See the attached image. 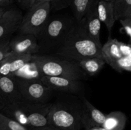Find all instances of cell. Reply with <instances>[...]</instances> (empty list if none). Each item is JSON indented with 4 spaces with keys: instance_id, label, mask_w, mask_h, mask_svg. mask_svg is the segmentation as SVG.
<instances>
[{
    "instance_id": "ba28073f",
    "label": "cell",
    "mask_w": 131,
    "mask_h": 130,
    "mask_svg": "<svg viewBox=\"0 0 131 130\" xmlns=\"http://www.w3.org/2000/svg\"><path fill=\"white\" fill-rule=\"evenodd\" d=\"M40 80L53 91H58L78 96H84L85 87L83 82L78 79L53 76H42Z\"/></svg>"
},
{
    "instance_id": "4316f807",
    "label": "cell",
    "mask_w": 131,
    "mask_h": 130,
    "mask_svg": "<svg viewBox=\"0 0 131 130\" xmlns=\"http://www.w3.org/2000/svg\"><path fill=\"white\" fill-rule=\"evenodd\" d=\"M37 0H17L19 5L23 10H28L36 3Z\"/></svg>"
},
{
    "instance_id": "f546056e",
    "label": "cell",
    "mask_w": 131,
    "mask_h": 130,
    "mask_svg": "<svg viewBox=\"0 0 131 130\" xmlns=\"http://www.w3.org/2000/svg\"><path fill=\"white\" fill-rule=\"evenodd\" d=\"M14 0H0V6L5 7V6H9L14 3Z\"/></svg>"
},
{
    "instance_id": "52a82bcc",
    "label": "cell",
    "mask_w": 131,
    "mask_h": 130,
    "mask_svg": "<svg viewBox=\"0 0 131 130\" xmlns=\"http://www.w3.org/2000/svg\"><path fill=\"white\" fill-rule=\"evenodd\" d=\"M23 100L38 103H49L53 90L40 80H25L13 78Z\"/></svg>"
},
{
    "instance_id": "7a4b0ae2",
    "label": "cell",
    "mask_w": 131,
    "mask_h": 130,
    "mask_svg": "<svg viewBox=\"0 0 131 130\" xmlns=\"http://www.w3.org/2000/svg\"><path fill=\"white\" fill-rule=\"evenodd\" d=\"M74 17L56 15L49 17L40 31L36 35L39 55L54 54L76 28Z\"/></svg>"
},
{
    "instance_id": "836d02e7",
    "label": "cell",
    "mask_w": 131,
    "mask_h": 130,
    "mask_svg": "<svg viewBox=\"0 0 131 130\" xmlns=\"http://www.w3.org/2000/svg\"><path fill=\"white\" fill-rule=\"evenodd\" d=\"M5 11V9L3 7H1V6H0V17L2 15V14H3Z\"/></svg>"
},
{
    "instance_id": "cb8c5ba5",
    "label": "cell",
    "mask_w": 131,
    "mask_h": 130,
    "mask_svg": "<svg viewBox=\"0 0 131 130\" xmlns=\"http://www.w3.org/2000/svg\"><path fill=\"white\" fill-rule=\"evenodd\" d=\"M71 0H52L51 1V8L54 11L65 9L69 7Z\"/></svg>"
},
{
    "instance_id": "8fae6325",
    "label": "cell",
    "mask_w": 131,
    "mask_h": 130,
    "mask_svg": "<svg viewBox=\"0 0 131 130\" xmlns=\"http://www.w3.org/2000/svg\"><path fill=\"white\" fill-rule=\"evenodd\" d=\"M10 52L18 54L34 55L38 53V45L36 36L31 34H19L10 40Z\"/></svg>"
},
{
    "instance_id": "603a6c76",
    "label": "cell",
    "mask_w": 131,
    "mask_h": 130,
    "mask_svg": "<svg viewBox=\"0 0 131 130\" xmlns=\"http://www.w3.org/2000/svg\"><path fill=\"white\" fill-rule=\"evenodd\" d=\"M118 71H131V57L130 56H122L121 58L114 61L110 65Z\"/></svg>"
},
{
    "instance_id": "3957f363",
    "label": "cell",
    "mask_w": 131,
    "mask_h": 130,
    "mask_svg": "<svg viewBox=\"0 0 131 130\" xmlns=\"http://www.w3.org/2000/svg\"><path fill=\"white\" fill-rule=\"evenodd\" d=\"M51 105V102L38 103L22 100L6 105L0 112L29 130L48 125L47 117Z\"/></svg>"
},
{
    "instance_id": "6da1fadb",
    "label": "cell",
    "mask_w": 131,
    "mask_h": 130,
    "mask_svg": "<svg viewBox=\"0 0 131 130\" xmlns=\"http://www.w3.org/2000/svg\"><path fill=\"white\" fill-rule=\"evenodd\" d=\"M83 106L81 97L67 93L60 94L51 102L47 117L48 124L60 130H81Z\"/></svg>"
},
{
    "instance_id": "8d00e7d4",
    "label": "cell",
    "mask_w": 131,
    "mask_h": 130,
    "mask_svg": "<svg viewBox=\"0 0 131 130\" xmlns=\"http://www.w3.org/2000/svg\"><path fill=\"white\" fill-rule=\"evenodd\" d=\"M105 1H111V0H105Z\"/></svg>"
},
{
    "instance_id": "ac0fdd59",
    "label": "cell",
    "mask_w": 131,
    "mask_h": 130,
    "mask_svg": "<svg viewBox=\"0 0 131 130\" xmlns=\"http://www.w3.org/2000/svg\"><path fill=\"white\" fill-rule=\"evenodd\" d=\"M127 123L125 114L120 111H113L106 115L102 127L107 130H124Z\"/></svg>"
},
{
    "instance_id": "e0dca14e",
    "label": "cell",
    "mask_w": 131,
    "mask_h": 130,
    "mask_svg": "<svg viewBox=\"0 0 131 130\" xmlns=\"http://www.w3.org/2000/svg\"><path fill=\"white\" fill-rule=\"evenodd\" d=\"M101 52L105 62L109 65L123 56L119 47V41L116 39L109 38L107 42L102 45Z\"/></svg>"
},
{
    "instance_id": "d6986e66",
    "label": "cell",
    "mask_w": 131,
    "mask_h": 130,
    "mask_svg": "<svg viewBox=\"0 0 131 130\" xmlns=\"http://www.w3.org/2000/svg\"><path fill=\"white\" fill-rule=\"evenodd\" d=\"M81 68L89 76L99 73L106 64L103 57H92L78 62Z\"/></svg>"
},
{
    "instance_id": "44dd1931",
    "label": "cell",
    "mask_w": 131,
    "mask_h": 130,
    "mask_svg": "<svg viewBox=\"0 0 131 130\" xmlns=\"http://www.w3.org/2000/svg\"><path fill=\"white\" fill-rule=\"evenodd\" d=\"M114 13L116 20H131V0H121Z\"/></svg>"
},
{
    "instance_id": "277c9868",
    "label": "cell",
    "mask_w": 131,
    "mask_h": 130,
    "mask_svg": "<svg viewBox=\"0 0 131 130\" xmlns=\"http://www.w3.org/2000/svg\"><path fill=\"white\" fill-rule=\"evenodd\" d=\"M101 48L85 34L78 24L69 38L52 55L79 62L92 57H102Z\"/></svg>"
},
{
    "instance_id": "f1b7e54d",
    "label": "cell",
    "mask_w": 131,
    "mask_h": 130,
    "mask_svg": "<svg viewBox=\"0 0 131 130\" xmlns=\"http://www.w3.org/2000/svg\"><path fill=\"white\" fill-rule=\"evenodd\" d=\"M29 130H60V129L57 128L55 126H52V125H46V126H42V127H33Z\"/></svg>"
},
{
    "instance_id": "7402d4cb",
    "label": "cell",
    "mask_w": 131,
    "mask_h": 130,
    "mask_svg": "<svg viewBox=\"0 0 131 130\" xmlns=\"http://www.w3.org/2000/svg\"><path fill=\"white\" fill-rule=\"evenodd\" d=\"M0 130H28L19 122L0 112Z\"/></svg>"
},
{
    "instance_id": "1f68e13d",
    "label": "cell",
    "mask_w": 131,
    "mask_h": 130,
    "mask_svg": "<svg viewBox=\"0 0 131 130\" xmlns=\"http://www.w3.org/2000/svg\"><path fill=\"white\" fill-rule=\"evenodd\" d=\"M84 130H107L105 128H104L102 126H99V127H92V128L88 129H84Z\"/></svg>"
},
{
    "instance_id": "e575fe53",
    "label": "cell",
    "mask_w": 131,
    "mask_h": 130,
    "mask_svg": "<svg viewBox=\"0 0 131 130\" xmlns=\"http://www.w3.org/2000/svg\"><path fill=\"white\" fill-rule=\"evenodd\" d=\"M52 0H37L36 3H38V2H43V1H49V2L51 3V1Z\"/></svg>"
},
{
    "instance_id": "7c38bea8",
    "label": "cell",
    "mask_w": 131,
    "mask_h": 130,
    "mask_svg": "<svg viewBox=\"0 0 131 130\" xmlns=\"http://www.w3.org/2000/svg\"><path fill=\"white\" fill-rule=\"evenodd\" d=\"M83 100V111L81 124L84 129L102 126L106 120V115L94 107L85 96H81Z\"/></svg>"
},
{
    "instance_id": "484cf974",
    "label": "cell",
    "mask_w": 131,
    "mask_h": 130,
    "mask_svg": "<svg viewBox=\"0 0 131 130\" xmlns=\"http://www.w3.org/2000/svg\"><path fill=\"white\" fill-rule=\"evenodd\" d=\"M119 47L123 56H129L131 54V45L119 42Z\"/></svg>"
},
{
    "instance_id": "5b68a950",
    "label": "cell",
    "mask_w": 131,
    "mask_h": 130,
    "mask_svg": "<svg viewBox=\"0 0 131 130\" xmlns=\"http://www.w3.org/2000/svg\"><path fill=\"white\" fill-rule=\"evenodd\" d=\"M33 58L43 76H60L81 80L88 79V75L75 61L65 59L55 55L34 54Z\"/></svg>"
},
{
    "instance_id": "d590c367",
    "label": "cell",
    "mask_w": 131,
    "mask_h": 130,
    "mask_svg": "<svg viewBox=\"0 0 131 130\" xmlns=\"http://www.w3.org/2000/svg\"><path fill=\"white\" fill-rule=\"evenodd\" d=\"M3 107H4V106H3L2 105H1V104H0V110H1L2 109V108H3Z\"/></svg>"
},
{
    "instance_id": "9c48e42d",
    "label": "cell",
    "mask_w": 131,
    "mask_h": 130,
    "mask_svg": "<svg viewBox=\"0 0 131 130\" xmlns=\"http://www.w3.org/2000/svg\"><path fill=\"white\" fill-rule=\"evenodd\" d=\"M98 1L97 0L93 3L84 17L78 24L89 38L93 40L99 46L102 47L100 38L101 22L99 19L97 11Z\"/></svg>"
},
{
    "instance_id": "30bf717a",
    "label": "cell",
    "mask_w": 131,
    "mask_h": 130,
    "mask_svg": "<svg viewBox=\"0 0 131 130\" xmlns=\"http://www.w3.org/2000/svg\"><path fill=\"white\" fill-rule=\"evenodd\" d=\"M22 11L17 8L5 10L0 17V41L10 38V36L19 30L23 20Z\"/></svg>"
},
{
    "instance_id": "ffe728a7",
    "label": "cell",
    "mask_w": 131,
    "mask_h": 130,
    "mask_svg": "<svg viewBox=\"0 0 131 130\" xmlns=\"http://www.w3.org/2000/svg\"><path fill=\"white\" fill-rule=\"evenodd\" d=\"M97 0H71L70 6L73 17L77 23H79L88 12L93 3Z\"/></svg>"
},
{
    "instance_id": "83f0119b",
    "label": "cell",
    "mask_w": 131,
    "mask_h": 130,
    "mask_svg": "<svg viewBox=\"0 0 131 130\" xmlns=\"http://www.w3.org/2000/svg\"><path fill=\"white\" fill-rule=\"evenodd\" d=\"M119 21L122 24L123 28L126 31L127 34L130 36L131 40V20L130 19H124V20H120Z\"/></svg>"
},
{
    "instance_id": "8992f818",
    "label": "cell",
    "mask_w": 131,
    "mask_h": 130,
    "mask_svg": "<svg viewBox=\"0 0 131 130\" xmlns=\"http://www.w3.org/2000/svg\"><path fill=\"white\" fill-rule=\"evenodd\" d=\"M51 3L49 1L35 3L23 16L19 34H31L36 36L50 17Z\"/></svg>"
},
{
    "instance_id": "d4e9b609",
    "label": "cell",
    "mask_w": 131,
    "mask_h": 130,
    "mask_svg": "<svg viewBox=\"0 0 131 130\" xmlns=\"http://www.w3.org/2000/svg\"><path fill=\"white\" fill-rule=\"evenodd\" d=\"M10 38L0 41V62L10 52L9 43Z\"/></svg>"
},
{
    "instance_id": "2e32d148",
    "label": "cell",
    "mask_w": 131,
    "mask_h": 130,
    "mask_svg": "<svg viewBox=\"0 0 131 130\" xmlns=\"http://www.w3.org/2000/svg\"><path fill=\"white\" fill-rule=\"evenodd\" d=\"M42 76L37 62L32 57L31 59L24 64L12 78L25 80H40Z\"/></svg>"
},
{
    "instance_id": "9a60e30c",
    "label": "cell",
    "mask_w": 131,
    "mask_h": 130,
    "mask_svg": "<svg viewBox=\"0 0 131 130\" xmlns=\"http://www.w3.org/2000/svg\"><path fill=\"white\" fill-rule=\"evenodd\" d=\"M97 11L99 19L101 22L105 24L110 36L113 27L116 21L112 2L105 0H99L97 5Z\"/></svg>"
},
{
    "instance_id": "5bb4252c",
    "label": "cell",
    "mask_w": 131,
    "mask_h": 130,
    "mask_svg": "<svg viewBox=\"0 0 131 130\" xmlns=\"http://www.w3.org/2000/svg\"><path fill=\"white\" fill-rule=\"evenodd\" d=\"M0 90L6 105L23 100L13 78L0 76Z\"/></svg>"
},
{
    "instance_id": "4dcf8cb0",
    "label": "cell",
    "mask_w": 131,
    "mask_h": 130,
    "mask_svg": "<svg viewBox=\"0 0 131 130\" xmlns=\"http://www.w3.org/2000/svg\"><path fill=\"white\" fill-rule=\"evenodd\" d=\"M121 0H111V2H112L113 5V8H114V11L117 8V7L118 6L119 4H120ZM115 14V13H114Z\"/></svg>"
},
{
    "instance_id": "d6a6232c",
    "label": "cell",
    "mask_w": 131,
    "mask_h": 130,
    "mask_svg": "<svg viewBox=\"0 0 131 130\" xmlns=\"http://www.w3.org/2000/svg\"><path fill=\"white\" fill-rule=\"evenodd\" d=\"M0 104H1L3 106H4V107L6 105V104H5V101H4L3 98L2 94H1V90H0Z\"/></svg>"
},
{
    "instance_id": "4fadbf2b",
    "label": "cell",
    "mask_w": 131,
    "mask_h": 130,
    "mask_svg": "<svg viewBox=\"0 0 131 130\" xmlns=\"http://www.w3.org/2000/svg\"><path fill=\"white\" fill-rule=\"evenodd\" d=\"M33 55L18 54L10 52L0 62V76L12 77L17 71L32 59Z\"/></svg>"
}]
</instances>
